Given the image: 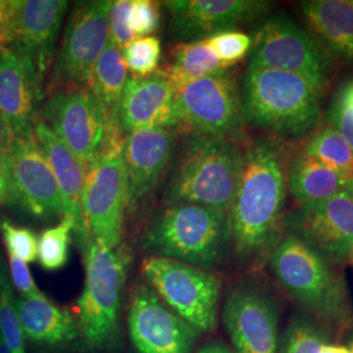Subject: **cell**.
Segmentation results:
<instances>
[{
	"instance_id": "603a6c76",
	"label": "cell",
	"mask_w": 353,
	"mask_h": 353,
	"mask_svg": "<svg viewBox=\"0 0 353 353\" xmlns=\"http://www.w3.org/2000/svg\"><path fill=\"white\" fill-rule=\"evenodd\" d=\"M300 8L323 50L353 61V0H307Z\"/></svg>"
},
{
	"instance_id": "5b68a950",
	"label": "cell",
	"mask_w": 353,
	"mask_h": 353,
	"mask_svg": "<svg viewBox=\"0 0 353 353\" xmlns=\"http://www.w3.org/2000/svg\"><path fill=\"white\" fill-rule=\"evenodd\" d=\"M85 280L76 301L79 338L90 351H112L119 341V312L131 254L126 246L110 249L89 233L79 237Z\"/></svg>"
},
{
	"instance_id": "30bf717a",
	"label": "cell",
	"mask_w": 353,
	"mask_h": 353,
	"mask_svg": "<svg viewBox=\"0 0 353 353\" xmlns=\"http://www.w3.org/2000/svg\"><path fill=\"white\" fill-rule=\"evenodd\" d=\"M112 0L80 3L64 29L54 59L52 84L59 88L87 87L93 67L110 42Z\"/></svg>"
},
{
	"instance_id": "b9f144b4",
	"label": "cell",
	"mask_w": 353,
	"mask_h": 353,
	"mask_svg": "<svg viewBox=\"0 0 353 353\" xmlns=\"http://www.w3.org/2000/svg\"><path fill=\"white\" fill-rule=\"evenodd\" d=\"M12 201V192H11V186L8 176L0 170V204Z\"/></svg>"
},
{
	"instance_id": "836d02e7",
	"label": "cell",
	"mask_w": 353,
	"mask_h": 353,
	"mask_svg": "<svg viewBox=\"0 0 353 353\" xmlns=\"http://www.w3.org/2000/svg\"><path fill=\"white\" fill-rule=\"evenodd\" d=\"M0 233L8 255L20 258L26 263L37 261L38 237L30 229L17 227L10 220L0 219Z\"/></svg>"
},
{
	"instance_id": "7a4b0ae2",
	"label": "cell",
	"mask_w": 353,
	"mask_h": 353,
	"mask_svg": "<svg viewBox=\"0 0 353 353\" xmlns=\"http://www.w3.org/2000/svg\"><path fill=\"white\" fill-rule=\"evenodd\" d=\"M267 262L280 287L321 330L341 335L352 326L345 280L303 241L285 233Z\"/></svg>"
},
{
	"instance_id": "e0dca14e",
	"label": "cell",
	"mask_w": 353,
	"mask_h": 353,
	"mask_svg": "<svg viewBox=\"0 0 353 353\" xmlns=\"http://www.w3.org/2000/svg\"><path fill=\"white\" fill-rule=\"evenodd\" d=\"M163 4L174 34L186 42L234 30L261 17L271 7L270 1L263 0H169Z\"/></svg>"
},
{
	"instance_id": "d6a6232c",
	"label": "cell",
	"mask_w": 353,
	"mask_h": 353,
	"mask_svg": "<svg viewBox=\"0 0 353 353\" xmlns=\"http://www.w3.org/2000/svg\"><path fill=\"white\" fill-rule=\"evenodd\" d=\"M204 42L214 51L219 61L227 68L242 61L252 50V39L239 30H227L204 38Z\"/></svg>"
},
{
	"instance_id": "f1b7e54d",
	"label": "cell",
	"mask_w": 353,
	"mask_h": 353,
	"mask_svg": "<svg viewBox=\"0 0 353 353\" xmlns=\"http://www.w3.org/2000/svg\"><path fill=\"white\" fill-rule=\"evenodd\" d=\"M75 232L74 220L63 217L55 227L48 228L38 237L37 261L46 271H58L70 259V245Z\"/></svg>"
},
{
	"instance_id": "8fae6325",
	"label": "cell",
	"mask_w": 353,
	"mask_h": 353,
	"mask_svg": "<svg viewBox=\"0 0 353 353\" xmlns=\"http://www.w3.org/2000/svg\"><path fill=\"white\" fill-rule=\"evenodd\" d=\"M176 106L179 123L198 134L236 139L245 122L242 94L228 71L176 88Z\"/></svg>"
},
{
	"instance_id": "cb8c5ba5",
	"label": "cell",
	"mask_w": 353,
	"mask_h": 353,
	"mask_svg": "<svg viewBox=\"0 0 353 353\" xmlns=\"http://www.w3.org/2000/svg\"><path fill=\"white\" fill-rule=\"evenodd\" d=\"M17 314L24 336L37 344L57 347L79 336L76 318L43 293L16 299Z\"/></svg>"
},
{
	"instance_id": "f35d334b",
	"label": "cell",
	"mask_w": 353,
	"mask_h": 353,
	"mask_svg": "<svg viewBox=\"0 0 353 353\" xmlns=\"http://www.w3.org/2000/svg\"><path fill=\"white\" fill-rule=\"evenodd\" d=\"M17 0H0V50L11 49Z\"/></svg>"
},
{
	"instance_id": "7c38bea8",
	"label": "cell",
	"mask_w": 353,
	"mask_h": 353,
	"mask_svg": "<svg viewBox=\"0 0 353 353\" xmlns=\"http://www.w3.org/2000/svg\"><path fill=\"white\" fill-rule=\"evenodd\" d=\"M127 210L128 185L121 144L88 166L83 194L87 232L106 248L121 246Z\"/></svg>"
},
{
	"instance_id": "3957f363",
	"label": "cell",
	"mask_w": 353,
	"mask_h": 353,
	"mask_svg": "<svg viewBox=\"0 0 353 353\" xmlns=\"http://www.w3.org/2000/svg\"><path fill=\"white\" fill-rule=\"evenodd\" d=\"M140 249L148 256L214 271L229 252L228 211L191 203L165 205L143 232Z\"/></svg>"
},
{
	"instance_id": "83f0119b",
	"label": "cell",
	"mask_w": 353,
	"mask_h": 353,
	"mask_svg": "<svg viewBox=\"0 0 353 353\" xmlns=\"http://www.w3.org/2000/svg\"><path fill=\"white\" fill-rule=\"evenodd\" d=\"M303 152L353 179L352 148L334 127L327 125L318 130L307 140Z\"/></svg>"
},
{
	"instance_id": "5bb4252c",
	"label": "cell",
	"mask_w": 353,
	"mask_h": 353,
	"mask_svg": "<svg viewBox=\"0 0 353 353\" xmlns=\"http://www.w3.org/2000/svg\"><path fill=\"white\" fill-rule=\"evenodd\" d=\"M223 323L234 353H279V306L265 285L243 280L229 287Z\"/></svg>"
},
{
	"instance_id": "74e56055",
	"label": "cell",
	"mask_w": 353,
	"mask_h": 353,
	"mask_svg": "<svg viewBox=\"0 0 353 353\" xmlns=\"http://www.w3.org/2000/svg\"><path fill=\"white\" fill-rule=\"evenodd\" d=\"M8 265L12 287H14L23 297H32L42 293L38 290L26 262L13 255H8Z\"/></svg>"
},
{
	"instance_id": "ab89813d",
	"label": "cell",
	"mask_w": 353,
	"mask_h": 353,
	"mask_svg": "<svg viewBox=\"0 0 353 353\" xmlns=\"http://www.w3.org/2000/svg\"><path fill=\"white\" fill-rule=\"evenodd\" d=\"M14 132L12 127L6 121V118L0 114V170L7 174V165L8 159L12 150L14 141Z\"/></svg>"
},
{
	"instance_id": "d6986e66",
	"label": "cell",
	"mask_w": 353,
	"mask_h": 353,
	"mask_svg": "<svg viewBox=\"0 0 353 353\" xmlns=\"http://www.w3.org/2000/svg\"><path fill=\"white\" fill-rule=\"evenodd\" d=\"M67 8V0H17L11 49L29 58L42 79L55 59Z\"/></svg>"
},
{
	"instance_id": "2e32d148",
	"label": "cell",
	"mask_w": 353,
	"mask_h": 353,
	"mask_svg": "<svg viewBox=\"0 0 353 353\" xmlns=\"http://www.w3.org/2000/svg\"><path fill=\"white\" fill-rule=\"evenodd\" d=\"M12 201L38 219L63 217L57 178L41 150L33 127L17 135L7 165Z\"/></svg>"
},
{
	"instance_id": "9c48e42d",
	"label": "cell",
	"mask_w": 353,
	"mask_h": 353,
	"mask_svg": "<svg viewBox=\"0 0 353 353\" xmlns=\"http://www.w3.org/2000/svg\"><path fill=\"white\" fill-rule=\"evenodd\" d=\"M250 67L301 75L325 92L330 71L328 54L310 32L287 14L267 19L252 38Z\"/></svg>"
},
{
	"instance_id": "1f68e13d",
	"label": "cell",
	"mask_w": 353,
	"mask_h": 353,
	"mask_svg": "<svg viewBox=\"0 0 353 353\" xmlns=\"http://www.w3.org/2000/svg\"><path fill=\"white\" fill-rule=\"evenodd\" d=\"M323 343V332L316 323L294 318L285 331L280 353H318Z\"/></svg>"
},
{
	"instance_id": "f546056e",
	"label": "cell",
	"mask_w": 353,
	"mask_h": 353,
	"mask_svg": "<svg viewBox=\"0 0 353 353\" xmlns=\"http://www.w3.org/2000/svg\"><path fill=\"white\" fill-rule=\"evenodd\" d=\"M0 332L12 353H26V336L17 314L12 283L0 255Z\"/></svg>"
},
{
	"instance_id": "ee69618b",
	"label": "cell",
	"mask_w": 353,
	"mask_h": 353,
	"mask_svg": "<svg viewBox=\"0 0 353 353\" xmlns=\"http://www.w3.org/2000/svg\"><path fill=\"white\" fill-rule=\"evenodd\" d=\"M0 353H12L11 350H10V347L7 345V343L3 339L1 332H0Z\"/></svg>"
},
{
	"instance_id": "7402d4cb",
	"label": "cell",
	"mask_w": 353,
	"mask_h": 353,
	"mask_svg": "<svg viewBox=\"0 0 353 353\" xmlns=\"http://www.w3.org/2000/svg\"><path fill=\"white\" fill-rule=\"evenodd\" d=\"M33 132L41 150L48 159L61 191L63 217L75 223L76 237L87 234L83 216V194L88 168L39 117L33 121Z\"/></svg>"
},
{
	"instance_id": "4316f807",
	"label": "cell",
	"mask_w": 353,
	"mask_h": 353,
	"mask_svg": "<svg viewBox=\"0 0 353 353\" xmlns=\"http://www.w3.org/2000/svg\"><path fill=\"white\" fill-rule=\"evenodd\" d=\"M227 71V67L219 61L204 39H199L179 43L173 51L170 64L165 71L159 72L176 89L190 81Z\"/></svg>"
},
{
	"instance_id": "60d3db41",
	"label": "cell",
	"mask_w": 353,
	"mask_h": 353,
	"mask_svg": "<svg viewBox=\"0 0 353 353\" xmlns=\"http://www.w3.org/2000/svg\"><path fill=\"white\" fill-rule=\"evenodd\" d=\"M196 353H234V351L220 341H212L205 343Z\"/></svg>"
},
{
	"instance_id": "f6af8a7d",
	"label": "cell",
	"mask_w": 353,
	"mask_h": 353,
	"mask_svg": "<svg viewBox=\"0 0 353 353\" xmlns=\"http://www.w3.org/2000/svg\"><path fill=\"white\" fill-rule=\"evenodd\" d=\"M350 348H351V350H352V351H353V343H352V344H351V347H350Z\"/></svg>"
},
{
	"instance_id": "9a60e30c",
	"label": "cell",
	"mask_w": 353,
	"mask_h": 353,
	"mask_svg": "<svg viewBox=\"0 0 353 353\" xmlns=\"http://www.w3.org/2000/svg\"><path fill=\"white\" fill-rule=\"evenodd\" d=\"M127 330L135 353H192L199 336L143 281L130 293Z\"/></svg>"
},
{
	"instance_id": "ba28073f",
	"label": "cell",
	"mask_w": 353,
	"mask_h": 353,
	"mask_svg": "<svg viewBox=\"0 0 353 353\" xmlns=\"http://www.w3.org/2000/svg\"><path fill=\"white\" fill-rule=\"evenodd\" d=\"M145 283L160 300L199 334L217 327L223 280L207 271L166 258L147 256L141 262Z\"/></svg>"
},
{
	"instance_id": "52a82bcc",
	"label": "cell",
	"mask_w": 353,
	"mask_h": 353,
	"mask_svg": "<svg viewBox=\"0 0 353 353\" xmlns=\"http://www.w3.org/2000/svg\"><path fill=\"white\" fill-rule=\"evenodd\" d=\"M87 165L122 144V128L87 87L55 89L38 115Z\"/></svg>"
},
{
	"instance_id": "7bdbcfd3",
	"label": "cell",
	"mask_w": 353,
	"mask_h": 353,
	"mask_svg": "<svg viewBox=\"0 0 353 353\" xmlns=\"http://www.w3.org/2000/svg\"><path fill=\"white\" fill-rule=\"evenodd\" d=\"M318 353H353V351L350 347L338 345V344H330V343L325 341V343L319 347Z\"/></svg>"
},
{
	"instance_id": "44dd1931",
	"label": "cell",
	"mask_w": 353,
	"mask_h": 353,
	"mask_svg": "<svg viewBox=\"0 0 353 353\" xmlns=\"http://www.w3.org/2000/svg\"><path fill=\"white\" fill-rule=\"evenodd\" d=\"M42 77L36 65L13 49L0 50V114L14 135L29 130L43 100Z\"/></svg>"
},
{
	"instance_id": "484cf974",
	"label": "cell",
	"mask_w": 353,
	"mask_h": 353,
	"mask_svg": "<svg viewBox=\"0 0 353 353\" xmlns=\"http://www.w3.org/2000/svg\"><path fill=\"white\" fill-rule=\"evenodd\" d=\"M128 80L123 51L110 41L94 64L87 88L99 99L118 123L119 106Z\"/></svg>"
},
{
	"instance_id": "d590c367",
	"label": "cell",
	"mask_w": 353,
	"mask_h": 353,
	"mask_svg": "<svg viewBox=\"0 0 353 353\" xmlns=\"http://www.w3.org/2000/svg\"><path fill=\"white\" fill-rule=\"evenodd\" d=\"M160 24V6L151 0H132L130 28L137 38L150 37Z\"/></svg>"
},
{
	"instance_id": "ac0fdd59",
	"label": "cell",
	"mask_w": 353,
	"mask_h": 353,
	"mask_svg": "<svg viewBox=\"0 0 353 353\" xmlns=\"http://www.w3.org/2000/svg\"><path fill=\"white\" fill-rule=\"evenodd\" d=\"M174 145V132L166 127L126 134L122 140V159L128 185V208L145 201L157 188Z\"/></svg>"
},
{
	"instance_id": "ffe728a7",
	"label": "cell",
	"mask_w": 353,
	"mask_h": 353,
	"mask_svg": "<svg viewBox=\"0 0 353 353\" xmlns=\"http://www.w3.org/2000/svg\"><path fill=\"white\" fill-rule=\"evenodd\" d=\"M118 119L125 134L181 125L176 114V88L159 71L148 77H128Z\"/></svg>"
},
{
	"instance_id": "bcb514c9",
	"label": "cell",
	"mask_w": 353,
	"mask_h": 353,
	"mask_svg": "<svg viewBox=\"0 0 353 353\" xmlns=\"http://www.w3.org/2000/svg\"><path fill=\"white\" fill-rule=\"evenodd\" d=\"M352 262H353V256H352Z\"/></svg>"
},
{
	"instance_id": "d4e9b609",
	"label": "cell",
	"mask_w": 353,
	"mask_h": 353,
	"mask_svg": "<svg viewBox=\"0 0 353 353\" xmlns=\"http://www.w3.org/2000/svg\"><path fill=\"white\" fill-rule=\"evenodd\" d=\"M353 188V179L300 152L290 160L288 191L299 204L321 202Z\"/></svg>"
},
{
	"instance_id": "277c9868",
	"label": "cell",
	"mask_w": 353,
	"mask_h": 353,
	"mask_svg": "<svg viewBox=\"0 0 353 353\" xmlns=\"http://www.w3.org/2000/svg\"><path fill=\"white\" fill-rule=\"evenodd\" d=\"M322 94L303 76L249 65L242 92L243 117L271 137L300 139L319 123Z\"/></svg>"
},
{
	"instance_id": "4fadbf2b",
	"label": "cell",
	"mask_w": 353,
	"mask_h": 353,
	"mask_svg": "<svg viewBox=\"0 0 353 353\" xmlns=\"http://www.w3.org/2000/svg\"><path fill=\"white\" fill-rule=\"evenodd\" d=\"M284 230L331 265L353 256V188L321 202L299 204L285 216Z\"/></svg>"
},
{
	"instance_id": "8d00e7d4",
	"label": "cell",
	"mask_w": 353,
	"mask_h": 353,
	"mask_svg": "<svg viewBox=\"0 0 353 353\" xmlns=\"http://www.w3.org/2000/svg\"><path fill=\"white\" fill-rule=\"evenodd\" d=\"M132 0H115L109 12L110 41L119 49L126 48L137 37L130 28V10Z\"/></svg>"
},
{
	"instance_id": "4dcf8cb0",
	"label": "cell",
	"mask_w": 353,
	"mask_h": 353,
	"mask_svg": "<svg viewBox=\"0 0 353 353\" xmlns=\"http://www.w3.org/2000/svg\"><path fill=\"white\" fill-rule=\"evenodd\" d=\"M127 68L135 77H148L157 72L161 59V42L157 37H140L122 49Z\"/></svg>"
},
{
	"instance_id": "6da1fadb",
	"label": "cell",
	"mask_w": 353,
	"mask_h": 353,
	"mask_svg": "<svg viewBox=\"0 0 353 353\" xmlns=\"http://www.w3.org/2000/svg\"><path fill=\"white\" fill-rule=\"evenodd\" d=\"M290 148L265 137L243 151L240 185L228 211L229 252L245 267H261L284 236Z\"/></svg>"
},
{
	"instance_id": "8992f818",
	"label": "cell",
	"mask_w": 353,
	"mask_h": 353,
	"mask_svg": "<svg viewBox=\"0 0 353 353\" xmlns=\"http://www.w3.org/2000/svg\"><path fill=\"white\" fill-rule=\"evenodd\" d=\"M243 151L234 139L198 132L189 137L165 190V205L191 203L229 211L240 185Z\"/></svg>"
},
{
	"instance_id": "e575fe53",
	"label": "cell",
	"mask_w": 353,
	"mask_h": 353,
	"mask_svg": "<svg viewBox=\"0 0 353 353\" xmlns=\"http://www.w3.org/2000/svg\"><path fill=\"white\" fill-rule=\"evenodd\" d=\"M328 125L341 134L353 151V79L335 94L328 110Z\"/></svg>"
}]
</instances>
